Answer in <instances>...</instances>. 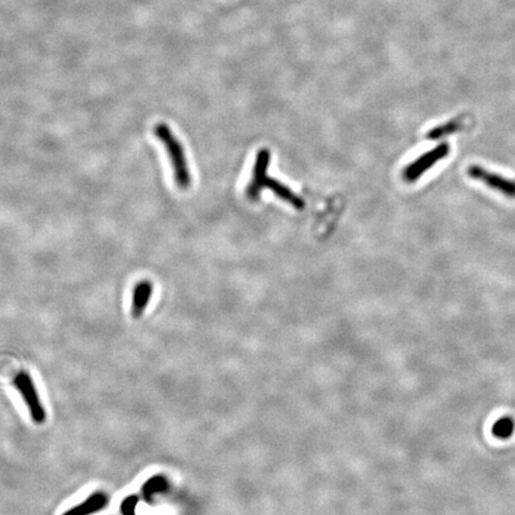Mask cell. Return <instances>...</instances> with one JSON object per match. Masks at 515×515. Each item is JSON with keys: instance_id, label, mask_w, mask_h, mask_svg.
I'll return each mask as SVG.
<instances>
[{"instance_id": "ba28073f", "label": "cell", "mask_w": 515, "mask_h": 515, "mask_svg": "<svg viewBox=\"0 0 515 515\" xmlns=\"http://www.w3.org/2000/svg\"><path fill=\"white\" fill-rule=\"evenodd\" d=\"M168 487H170V483H168V481L165 476H153L142 485L141 492H142L144 500L151 502L153 497L155 496L157 494L165 493Z\"/></svg>"}, {"instance_id": "3957f363", "label": "cell", "mask_w": 515, "mask_h": 515, "mask_svg": "<svg viewBox=\"0 0 515 515\" xmlns=\"http://www.w3.org/2000/svg\"><path fill=\"white\" fill-rule=\"evenodd\" d=\"M14 384L16 389L19 390L24 402L27 404L30 417H32L34 422L43 424L45 421L47 414H45L43 404L41 402L40 396H39L36 386L34 384L32 376L27 372H21L14 378Z\"/></svg>"}, {"instance_id": "30bf717a", "label": "cell", "mask_w": 515, "mask_h": 515, "mask_svg": "<svg viewBox=\"0 0 515 515\" xmlns=\"http://www.w3.org/2000/svg\"><path fill=\"white\" fill-rule=\"evenodd\" d=\"M461 128V120H452V121L446 122L441 126L435 127L433 129L430 130L426 138L428 140H439L443 139L445 136L448 135H452L453 133H456L458 130Z\"/></svg>"}, {"instance_id": "277c9868", "label": "cell", "mask_w": 515, "mask_h": 515, "mask_svg": "<svg viewBox=\"0 0 515 515\" xmlns=\"http://www.w3.org/2000/svg\"><path fill=\"white\" fill-rule=\"evenodd\" d=\"M450 153V146L446 142L438 144L437 147L430 149L421 157H417L412 164L404 168V178L408 183H414L415 180L419 179L420 177L425 175L426 171L430 170L433 166L448 157Z\"/></svg>"}, {"instance_id": "9c48e42d", "label": "cell", "mask_w": 515, "mask_h": 515, "mask_svg": "<svg viewBox=\"0 0 515 515\" xmlns=\"http://www.w3.org/2000/svg\"><path fill=\"white\" fill-rule=\"evenodd\" d=\"M515 422L511 417H502L494 422L492 433L500 440H507L514 435Z\"/></svg>"}, {"instance_id": "8992f818", "label": "cell", "mask_w": 515, "mask_h": 515, "mask_svg": "<svg viewBox=\"0 0 515 515\" xmlns=\"http://www.w3.org/2000/svg\"><path fill=\"white\" fill-rule=\"evenodd\" d=\"M154 292V284L148 279L136 283L131 294V316L135 320L144 316Z\"/></svg>"}, {"instance_id": "8fae6325", "label": "cell", "mask_w": 515, "mask_h": 515, "mask_svg": "<svg viewBox=\"0 0 515 515\" xmlns=\"http://www.w3.org/2000/svg\"><path fill=\"white\" fill-rule=\"evenodd\" d=\"M138 503H139V497L136 496V495H129V496L122 501V514L135 515Z\"/></svg>"}, {"instance_id": "7a4b0ae2", "label": "cell", "mask_w": 515, "mask_h": 515, "mask_svg": "<svg viewBox=\"0 0 515 515\" xmlns=\"http://www.w3.org/2000/svg\"><path fill=\"white\" fill-rule=\"evenodd\" d=\"M153 134L165 147L167 157L173 168L175 183L180 190H188L193 185V175L188 170L184 146L165 122H159L153 128Z\"/></svg>"}, {"instance_id": "52a82bcc", "label": "cell", "mask_w": 515, "mask_h": 515, "mask_svg": "<svg viewBox=\"0 0 515 515\" xmlns=\"http://www.w3.org/2000/svg\"><path fill=\"white\" fill-rule=\"evenodd\" d=\"M109 497L102 492L91 494L86 500L65 512L63 515H92L108 507Z\"/></svg>"}, {"instance_id": "6da1fadb", "label": "cell", "mask_w": 515, "mask_h": 515, "mask_svg": "<svg viewBox=\"0 0 515 515\" xmlns=\"http://www.w3.org/2000/svg\"><path fill=\"white\" fill-rule=\"evenodd\" d=\"M270 160H271V153L269 149H261L256 154V164L253 167V177H252L251 183L247 185L246 188L247 197L252 201H256L259 198L261 190L267 188L284 202L289 203L292 206H295L296 209L302 210L305 206V201L300 196L292 193L287 186L267 175Z\"/></svg>"}, {"instance_id": "5b68a950", "label": "cell", "mask_w": 515, "mask_h": 515, "mask_svg": "<svg viewBox=\"0 0 515 515\" xmlns=\"http://www.w3.org/2000/svg\"><path fill=\"white\" fill-rule=\"evenodd\" d=\"M468 175H470L472 179L481 180L483 184L505 195L507 197L515 198V180L495 175L493 172L477 165H471L468 168Z\"/></svg>"}]
</instances>
